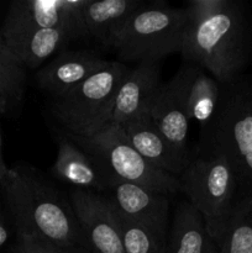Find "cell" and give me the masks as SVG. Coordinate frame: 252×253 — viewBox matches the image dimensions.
Returning a JSON list of instances; mask_svg holds the SVG:
<instances>
[{"instance_id":"6da1fadb","label":"cell","mask_w":252,"mask_h":253,"mask_svg":"<svg viewBox=\"0 0 252 253\" xmlns=\"http://www.w3.org/2000/svg\"><path fill=\"white\" fill-rule=\"evenodd\" d=\"M0 193L15 222L17 236L32 237L63 250L76 249L81 242L73 209L27 168L7 167L0 173Z\"/></svg>"},{"instance_id":"7a4b0ae2","label":"cell","mask_w":252,"mask_h":253,"mask_svg":"<svg viewBox=\"0 0 252 253\" xmlns=\"http://www.w3.org/2000/svg\"><path fill=\"white\" fill-rule=\"evenodd\" d=\"M245 30L241 12L230 1L211 16L189 20L182 56L207 69L217 82L229 83L244 62Z\"/></svg>"},{"instance_id":"3957f363","label":"cell","mask_w":252,"mask_h":253,"mask_svg":"<svg viewBox=\"0 0 252 253\" xmlns=\"http://www.w3.org/2000/svg\"><path fill=\"white\" fill-rule=\"evenodd\" d=\"M179 179L188 202L202 215L210 237L217 244L239 198V182L231 163L212 146L210 155L190 160Z\"/></svg>"},{"instance_id":"277c9868","label":"cell","mask_w":252,"mask_h":253,"mask_svg":"<svg viewBox=\"0 0 252 253\" xmlns=\"http://www.w3.org/2000/svg\"><path fill=\"white\" fill-rule=\"evenodd\" d=\"M188 22L185 7L162 1L143 5L126 22L113 48L123 61L158 62L182 51Z\"/></svg>"},{"instance_id":"5b68a950","label":"cell","mask_w":252,"mask_h":253,"mask_svg":"<svg viewBox=\"0 0 252 253\" xmlns=\"http://www.w3.org/2000/svg\"><path fill=\"white\" fill-rule=\"evenodd\" d=\"M128 67L109 61L76 89L52 100L51 113L67 135L90 137L105 127Z\"/></svg>"},{"instance_id":"8992f818","label":"cell","mask_w":252,"mask_h":253,"mask_svg":"<svg viewBox=\"0 0 252 253\" xmlns=\"http://www.w3.org/2000/svg\"><path fill=\"white\" fill-rule=\"evenodd\" d=\"M67 136L83 148L111 180L132 183L167 195L183 192L179 178L151 165L132 147L121 127L106 125L90 137Z\"/></svg>"},{"instance_id":"52a82bcc","label":"cell","mask_w":252,"mask_h":253,"mask_svg":"<svg viewBox=\"0 0 252 253\" xmlns=\"http://www.w3.org/2000/svg\"><path fill=\"white\" fill-rule=\"evenodd\" d=\"M214 147L231 163L240 194H252V95L235 94L220 98L214 118Z\"/></svg>"},{"instance_id":"ba28073f","label":"cell","mask_w":252,"mask_h":253,"mask_svg":"<svg viewBox=\"0 0 252 253\" xmlns=\"http://www.w3.org/2000/svg\"><path fill=\"white\" fill-rule=\"evenodd\" d=\"M71 203L81 237L91 252L125 253L116 215L103 194L76 189Z\"/></svg>"},{"instance_id":"9c48e42d","label":"cell","mask_w":252,"mask_h":253,"mask_svg":"<svg viewBox=\"0 0 252 253\" xmlns=\"http://www.w3.org/2000/svg\"><path fill=\"white\" fill-rule=\"evenodd\" d=\"M84 0H16L9 7L2 29H61L78 40L88 39L82 22Z\"/></svg>"},{"instance_id":"30bf717a","label":"cell","mask_w":252,"mask_h":253,"mask_svg":"<svg viewBox=\"0 0 252 253\" xmlns=\"http://www.w3.org/2000/svg\"><path fill=\"white\" fill-rule=\"evenodd\" d=\"M104 195L111 209L123 219L167 234L169 197L141 185L111 180Z\"/></svg>"},{"instance_id":"8fae6325","label":"cell","mask_w":252,"mask_h":253,"mask_svg":"<svg viewBox=\"0 0 252 253\" xmlns=\"http://www.w3.org/2000/svg\"><path fill=\"white\" fill-rule=\"evenodd\" d=\"M161 85L157 62H141L128 68L116 93L108 125L121 127L128 121L148 115Z\"/></svg>"},{"instance_id":"7c38bea8","label":"cell","mask_w":252,"mask_h":253,"mask_svg":"<svg viewBox=\"0 0 252 253\" xmlns=\"http://www.w3.org/2000/svg\"><path fill=\"white\" fill-rule=\"evenodd\" d=\"M121 128L132 147L158 169L179 178L190 163L189 153L173 146L158 130L150 114L128 121Z\"/></svg>"},{"instance_id":"4fadbf2b","label":"cell","mask_w":252,"mask_h":253,"mask_svg":"<svg viewBox=\"0 0 252 253\" xmlns=\"http://www.w3.org/2000/svg\"><path fill=\"white\" fill-rule=\"evenodd\" d=\"M108 62L91 52L64 49L37 71L35 81L41 90L51 94L53 99L61 98L105 67Z\"/></svg>"},{"instance_id":"5bb4252c","label":"cell","mask_w":252,"mask_h":253,"mask_svg":"<svg viewBox=\"0 0 252 253\" xmlns=\"http://www.w3.org/2000/svg\"><path fill=\"white\" fill-rule=\"evenodd\" d=\"M0 39L27 69H37L43 62L64 51L77 37L61 29H2Z\"/></svg>"},{"instance_id":"9a60e30c","label":"cell","mask_w":252,"mask_h":253,"mask_svg":"<svg viewBox=\"0 0 252 253\" xmlns=\"http://www.w3.org/2000/svg\"><path fill=\"white\" fill-rule=\"evenodd\" d=\"M170 82L177 89L190 120H195L203 127L211 124L221 98L219 82L193 63L182 67Z\"/></svg>"},{"instance_id":"2e32d148","label":"cell","mask_w":252,"mask_h":253,"mask_svg":"<svg viewBox=\"0 0 252 253\" xmlns=\"http://www.w3.org/2000/svg\"><path fill=\"white\" fill-rule=\"evenodd\" d=\"M52 172L62 182L68 183L79 190L93 193L106 192L111 182L103 168L69 136L59 140Z\"/></svg>"},{"instance_id":"e0dca14e","label":"cell","mask_w":252,"mask_h":253,"mask_svg":"<svg viewBox=\"0 0 252 253\" xmlns=\"http://www.w3.org/2000/svg\"><path fill=\"white\" fill-rule=\"evenodd\" d=\"M143 5L140 0H84L81 16L86 36L105 48H113L126 22Z\"/></svg>"},{"instance_id":"ac0fdd59","label":"cell","mask_w":252,"mask_h":253,"mask_svg":"<svg viewBox=\"0 0 252 253\" xmlns=\"http://www.w3.org/2000/svg\"><path fill=\"white\" fill-rule=\"evenodd\" d=\"M150 116L162 135L183 152H188L187 141L190 118L172 82L162 84L153 100Z\"/></svg>"},{"instance_id":"d6986e66","label":"cell","mask_w":252,"mask_h":253,"mask_svg":"<svg viewBox=\"0 0 252 253\" xmlns=\"http://www.w3.org/2000/svg\"><path fill=\"white\" fill-rule=\"evenodd\" d=\"M166 253H219L202 215L189 202L177 207Z\"/></svg>"},{"instance_id":"ffe728a7","label":"cell","mask_w":252,"mask_h":253,"mask_svg":"<svg viewBox=\"0 0 252 253\" xmlns=\"http://www.w3.org/2000/svg\"><path fill=\"white\" fill-rule=\"evenodd\" d=\"M216 246L219 253H252V194H239Z\"/></svg>"},{"instance_id":"44dd1931","label":"cell","mask_w":252,"mask_h":253,"mask_svg":"<svg viewBox=\"0 0 252 253\" xmlns=\"http://www.w3.org/2000/svg\"><path fill=\"white\" fill-rule=\"evenodd\" d=\"M27 68L0 39V114L6 115L20 108L25 95Z\"/></svg>"},{"instance_id":"7402d4cb","label":"cell","mask_w":252,"mask_h":253,"mask_svg":"<svg viewBox=\"0 0 252 253\" xmlns=\"http://www.w3.org/2000/svg\"><path fill=\"white\" fill-rule=\"evenodd\" d=\"M115 212V211H114ZM116 215V214H115ZM125 253H166V232L116 215Z\"/></svg>"},{"instance_id":"603a6c76","label":"cell","mask_w":252,"mask_h":253,"mask_svg":"<svg viewBox=\"0 0 252 253\" xmlns=\"http://www.w3.org/2000/svg\"><path fill=\"white\" fill-rule=\"evenodd\" d=\"M230 0H193L185 6L188 19L199 20L211 16L224 9Z\"/></svg>"},{"instance_id":"cb8c5ba5","label":"cell","mask_w":252,"mask_h":253,"mask_svg":"<svg viewBox=\"0 0 252 253\" xmlns=\"http://www.w3.org/2000/svg\"><path fill=\"white\" fill-rule=\"evenodd\" d=\"M12 253H56V250L32 237L17 236V242L12 249Z\"/></svg>"},{"instance_id":"d4e9b609","label":"cell","mask_w":252,"mask_h":253,"mask_svg":"<svg viewBox=\"0 0 252 253\" xmlns=\"http://www.w3.org/2000/svg\"><path fill=\"white\" fill-rule=\"evenodd\" d=\"M7 239H9V230H7L4 216H2V212L0 210V247L7 241Z\"/></svg>"},{"instance_id":"484cf974","label":"cell","mask_w":252,"mask_h":253,"mask_svg":"<svg viewBox=\"0 0 252 253\" xmlns=\"http://www.w3.org/2000/svg\"><path fill=\"white\" fill-rule=\"evenodd\" d=\"M0 119H1V114H0ZM7 168V166L5 165L4 157H2V135H1V127H0V173L4 172Z\"/></svg>"},{"instance_id":"4316f807","label":"cell","mask_w":252,"mask_h":253,"mask_svg":"<svg viewBox=\"0 0 252 253\" xmlns=\"http://www.w3.org/2000/svg\"><path fill=\"white\" fill-rule=\"evenodd\" d=\"M56 250V253H78L76 251V249L73 250H63V249H54Z\"/></svg>"}]
</instances>
